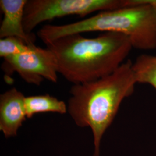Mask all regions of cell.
Wrapping results in <instances>:
<instances>
[{
    "label": "cell",
    "instance_id": "11",
    "mask_svg": "<svg viewBox=\"0 0 156 156\" xmlns=\"http://www.w3.org/2000/svg\"><path fill=\"white\" fill-rule=\"evenodd\" d=\"M142 2L151 5L156 12V0H141Z\"/></svg>",
    "mask_w": 156,
    "mask_h": 156
},
{
    "label": "cell",
    "instance_id": "8",
    "mask_svg": "<svg viewBox=\"0 0 156 156\" xmlns=\"http://www.w3.org/2000/svg\"><path fill=\"white\" fill-rule=\"evenodd\" d=\"M25 108L28 119L39 113L56 112L64 114L67 112V105L63 101L49 94L26 97Z\"/></svg>",
    "mask_w": 156,
    "mask_h": 156
},
{
    "label": "cell",
    "instance_id": "6",
    "mask_svg": "<svg viewBox=\"0 0 156 156\" xmlns=\"http://www.w3.org/2000/svg\"><path fill=\"white\" fill-rule=\"evenodd\" d=\"M25 98L15 87L0 95V130L6 138L16 136L19 128L26 120Z\"/></svg>",
    "mask_w": 156,
    "mask_h": 156
},
{
    "label": "cell",
    "instance_id": "2",
    "mask_svg": "<svg viewBox=\"0 0 156 156\" xmlns=\"http://www.w3.org/2000/svg\"><path fill=\"white\" fill-rule=\"evenodd\" d=\"M133 62L127 60L111 74L93 82L73 84L67 111L80 127H89L94 136V156H100L101 140L124 98L137 83Z\"/></svg>",
    "mask_w": 156,
    "mask_h": 156
},
{
    "label": "cell",
    "instance_id": "10",
    "mask_svg": "<svg viewBox=\"0 0 156 156\" xmlns=\"http://www.w3.org/2000/svg\"><path fill=\"white\" fill-rule=\"evenodd\" d=\"M31 44L28 45L23 39L16 37L1 38L0 57L4 59L22 55L30 50Z\"/></svg>",
    "mask_w": 156,
    "mask_h": 156
},
{
    "label": "cell",
    "instance_id": "1",
    "mask_svg": "<svg viewBox=\"0 0 156 156\" xmlns=\"http://www.w3.org/2000/svg\"><path fill=\"white\" fill-rule=\"evenodd\" d=\"M46 45L55 58L58 73L73 84L111 74L126 62L133 48L128 37L115 33H104L94 38L74 34Z\"/></svg>",
    "mask_w": 156,
    "mask_h": 156
},
{
    "label": "cell",
    "instance_id": "5",
    "mask_svg": "<svg viewBox=\"0 0 156 156\" xmlns=\"http://www.w3.org/2000/svg\"><path fill=\"white\" fill-rule=\"evenodd\" d=\"M1 68L6 75L16 73L27 83L40 86L44 79L57 83V67L54 55L47 48L34 44L28 51L4 59Z\"/></svg>",
    "mask_w": 156,
    "mask_h": 156
},
{
    "label": "cell",
    "instance_id": "7",
    "mask_svg": "<svg viewBox=\"0 0 156 156\" xmlns=\"http://www.w3.org/2000/svg\"><path fill=\"white\" fill-rule=\"evenodd\" d=\"M27 0H1L3 19L0 26V38L16 37L27 44H34L35 35L26 33L23 26L24 8Z\"/></svg>",
    "mask_w": 156,
    "mask_h": 156
},
{
    "label": "cell",
    "instance_id": "9",
    "mask_svg": "<svg viewBox=\"0 0 156 156\" xmlns=\"http://www.w3.org/2000/svg\"><path fill=\"white\" fill-rule=\"evenodd\" d=\"M137 83L149 84L156 90V56L142 55L133 63Z\"/></svg>",
    "mask_w": 156,
    "mask_h": 156
},
{
    "label": "cell",
    "instance_id": "3",
    "mask_svg": "<svg viewBox=\"0 0 156 156\" xmlns=\"http://www.w3.org/2000/svg\"><path fill=\"white\" fill-rule=\"evenodd\" d=\"M93 31L121 34L129 38L133 48L153 50L156 49V12L141 0H127V6L100 12L76 22L45 25L37 35L46 44L68 35Z\"/></svg>",
    "mask_w": 156,
    "mask_h": 156
},
{
    "label": "cell",
    "instance_id": "4",
    "mask_svg": "<svg viewBox=\"0 0 156 156\" xmlns=\"http://www.w3.org/2000/svg\"><path fill=\"white\" fill-rule=\"evenodd\" d=\"M127 6V0H27L23 26L32 35L39 24L56 18L79 15L83 17L95 12Z\"/></svg>",
    "mask_w": 156,
    "mask_h": 156
}]
</instances>
